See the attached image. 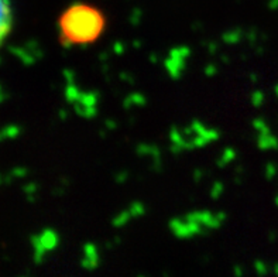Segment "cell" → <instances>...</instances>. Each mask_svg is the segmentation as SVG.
Listing matches in <instances>:
<instances>
[{
	"instance_id": "obj_1",
	"label": "cell",
	"mask_w": 278,
	"mask_h": 277,
	"mask_svg": "<svg viewBox=\"0 0 278 277\" xmlns=\"http://www.w3.org/2000/svg\"><path fill=\"white\" fill-rule=\"evenodd\" d=\"M102 24V16L93 7L84 4L70 7L61 18L62 36L72 43L93 40L99 34Z\"/></svg>"
},
{
	"instance_id": "obj_2",
	"label": "cell",
	"mask_w": 278,
	"mask_h": 277,
	"mask_svg": "<svg viewBox=\"0 0 278 277\" xmlns=\"http://www.w3.org/2000/svg\"><path fill=\"white\" fill-rule=\"evenodd\" d=\"M13 15L9 0H0V45L6 40L12 30Z\"/></svg>"
}]
</instances>
